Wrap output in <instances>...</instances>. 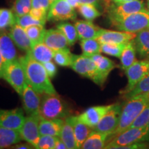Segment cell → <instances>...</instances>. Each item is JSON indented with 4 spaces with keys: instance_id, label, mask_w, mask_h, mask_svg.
I'll list each match as a JSON object with an SVG mask.
<instances>
[{
    "instance_id": "cell-16",
    "label": "cell",
    "mask_w": 149,
    "mask_h": 149,
    "mask_svg": "<svg viewBox=\"0 0 149 149\" xmlns=\"http://www.w3.org/2000/svg\"><path fill=\"white\" fill-rule=\"evenodd\" d=\"M15 44L9 33L0 31V53L3 64L17 59Z\"/></svg>"
},
{
    "instance_id": "cell-32",
    "label": "cell",
    "mask_w": 149,
    "mask_h": 149,
    "mask_svg": "<svg viewBox=\"0 0 149 149\" xmlns=\"http://www.w3.org/2000/svg\"><path fill=\"white\" fill-rule=\"evenodd\" d=\"M77 8L80 15L88 21H93L101 15V13L97 9L96 6L92 3H81Z\"/></svg>"
},
{
    "instance_id": "cell-43",
    "label": "cell",
    "mask_w": 149,
    "mask_h": 149,
    "mask_svg": "<svg viewBox=\"0 0 149 149\" xmlns=\"http://www.w3.org/2000/svg\"><path fill=\"white\" fill-rule=\"evenodd\" d=\"M43 65H44V68H45L49 77L51 78L55 77L56 73H57V67H56L55 64H54L53 61H47V62L44 63Z\"/></svg>"
},
{
    "instance_id": "cell-4",
    "label": "cell",
    "mask_w": 149,
    "mask_h": 149,
    "mask_svg": "<svg viewBox=\"0 0 149 149\" xmlns=\"http://www.w3.org/2000/svg\"><path fill=\"white\" fill-rule=\"evenodd\" d=\"M68 108L58 95H44L41 100V118L46 120L63 119L68 116Z\"/></svg>"
},
{
    "instance_id": "cell-13",
    "label": "cell",
    "mask_w": 149,
    "mask_h": 149,
    "mask_svg": "<svg viewBox=\"0 0 149 149\" xmlns=\"http://www.w3.org/2000/svg\"><path fill=\"white\" fill-rule=\"evenodd\" d=\"M21 97L24 109L28 115H40L41 99L40 94L29 84H26Z\"/></svg>"
},
{
    "instance_id": "cell-12",
    "label": "cell",
    "mask_w": 149,
    "mask_h": 149,
    "mask_svg": "<svg viewBox=\"0 0 149 149\" xmlns=\"http://www.w3.org/2000/svg\"><path fill=\"white\" fill-rule=\"evenodd\" d=\"M23 110L17 108L11 110L0 109V126L19 130L25 120Z\"/></svg>"
},
{
    "instance_id": "cell-10",
    "label": "cell",
    "mask_w": 149,
    "mask_h": 149,
    "mask_svg": "<svg viewBox=\"0 0 149 149\" xmlns=\"http://www.w3.org/2000/svg\"><path fill=\"white\" fill-rule=\"evenodd\" d=\"M122 111V106L115 104L98 123L93 130L101 133H108L112 135L117 129L120 122V117Z\"/></svg>"
},
{
    "instance_id": "cell-6",
    "label": "cell",
    "mask_w": 149,
    "mask_h": 149,
    "mask_svg": "<svg viewBox=\"0 0 149 149\" xmlns=\"http://www.w3.org/2000/svg\"><path fill=\"white\" fill-rule=\"evenodd\" d=\"M2 78L21 96L26 84L25 71L19 59L3 64Z\"/></svg>"
},
{
    "instance_id": "cell-45",
    "label": "cell",
    "mask_w": 149,
    "mask_h": 149,
    "mask_svg": "<svg viewBox=\"0 0 149 149\" xmlns=\"http://www.w3.org/2000/svg\"><path fill=\"white\" fill-rule=\"evenodd\" d=\"M33 146H31V144H16L13 146V147H10V148H17V149H22V148H24V149H30V148H33V147H32Z\"/></svg>"
},
{
    "instance_id": "cell-41",
    "label": "cell",
    "mask_w": 149,
    "mask_h": 149,
    "mask_svg": "<svg viewBox=\"0 0 149 149\" xmlns=\"http://www.w3.org/2000/svg\"><path fill=\"white\" fill-rule=\"evenodd\" d=\"M48 11L42 8H32L30 10L29 14L31 15L33 17L36 19L37 20L46 22L47 20Z\"/></svg>"
},
{
    "instance_id": "cell-27",
    "label": "cell",
    "mask_w": 149,
    "mask_h": 149,
    "mask_svg": "<svg viewBox=\"0 0 149 149\" xmlns=\"http://www.w3.org/2000/svg\"><path fill=\"white\" fill-rule=\"evenodd\" d=\"M136 46L134 40L126 43L120 59L121 66L124 70H126L136 61Z\"/></svg>"
},
{
    "instance_id": "cell-35",
    "label": "cell",
    "mask_w": 149,
    "mask_h": 149,
    "mask_svg": "<svg viewBox=\"0 0 149 149\" xmlns=\"http://www.w3.org/2000/svg\"><path fill=\"white\" fill-rule=\"evenodd\" d=\"M145 93H149V72L131 91L124 94V98L127 100L131 97Z\"/></svg>"
},
{
    "instance_id": "cell-24",
    "label": "cell",
    "mask_w": 149,
    "mask_h": 149,
    "mask_svg": "<svg viewBox=\"0 0 149 149\" xmlns=\"http://www.w3.org/2000/svg\"><path fill=\"white\" fill-rule=\"evenodd\" d=\"M22 140L19 131L0 126V149L9 148Z\"/></svg>"
},
{
    "instance_id": "cell-47",
    "label": "cell",
    "mask_w": 149,
    "mask_h": 149,
    "mask_svg": "<svg viewBox=\"0 0 149 149\" xmlns=\"http://www.w3.org/2000/svg\"><path fill=\"white\" fill-rule=\"evenodd\" d=\"M100 0H79L80 4L81 3H92L97 6L98 4V3L100 2Z\"/></svg>"
},
{
    "instance_id": "cell-19",
    "label": "cell",
    "mask_w": 149,
    "mask_h": 149,
    "mask_svg": "<svg viewBox=\"0 0 149 149\" xmlns=\"http://www.w3.org/2000/svg\"><path fill=\"white\" fill-rule=\"evenodd\" d=\"M77 31L79 40L95 39L100 33L101 28L97 26L92 21L88 20H77L74 23Z\"/></svg>"
},
{
    "instance_id": "cell-1",
    "label": "cell",
    "mask_w": 149,
    "mask_h": 149,
    "mask_svg": "<svg viewBox=\"0 0 149 149\" xmlns=\"http://www.w3.org/2000/svg\"><path fill=\"white\" fill-rule=\"evenodd\" d=\"M19 60L25 71L27 84L38 94H57L43 64L33 59L28 53L20 57Z\"/></svg>"
},
{
    "instance_id": "cell-30",
    "label": "cell",
    "mask_w": 149,
    "mask_h": 149,
    "mask_svg": "<svg viewBox=\"0 0 149 149\" xmlns=\"http://www.w3.org/2000/svg\"><path fill=\"white\" fill-rule=\"evenodd\" d=\"M82 54L84 55L91 57L95 54L101 53V43L96 39H86L80 40Z\"/></svg>"
},
{
    "instance_id": "cell-31",
    "label": "cell",
    "mask_w": 149,
    "mask_h": 149,
    "mask_svg": "<svg viewBox=\"0 0 149 149\" xmlns=\"http://www.w3.org/2000/svg\"><path fill=\"white\" fill-rule=\"evenodd\" d=\"M57 29L62 32L68 40L69 46H72L78 40L77 31L74 25L68 22H62L57 25Z\"/></svg>"
},
{
    "instance_id": "cell-28",
    "label": "cell",
    "mask_w": 149,
    "mask_h": 149,
    "mask_svg": "<svg viewBox=\"0 0 149 149\" xmlns=\"http://www.w3.org/2000/svg\"><path fill=\"white\" fill-rule=\"evenodd\" d=\"M90 57L95 62L98 70L107 77H108L112 70L116 67L114 61L107 57L100 55V53L93 55Z\"/></svg>"
},
{
    "instance_id": "cell-50",
    "label": "cell",
    "mask_w": 149,
    "mask_h": 149,
    "mask_svg": "<svg viewBox=\"0 0 149 149\" xmlns=\"http://www.w3.org/2000/svg\"><path fill=\"white\" fill-rule=\"evenodd\" d=\"M148 133H147V135H146V141H148V142H149V123H148Z\"/></svg>"
},
{
    "instance_id": "cell-26",
    "label": "cell",
    "mask_w": 149,
    "mask_h": 149,
    "mask_svg": "<svg viewBox=\"0 0 149 149\" xmlns=\"http://www.w3.org/2000/svg\"><path fill=\"white\" fill-rule=\"evenodd\" d=\"M59 138L66 144L68 149L77 148L75 138H74L73 128H72V125L69 117L65 119Z\"/></svg>"
},
{
    "instance_id": "cell-17",
    "label": "cell",
    "mask_w": 149,
    "mask_h": 149,
    "mask_svg": "<svg viewBox=\"0 0 149 149\" xmlns=\"http://www.w3.org/2000/svg\"><path fill=\"white\" fill-rule=\"evenodd\" d=\"M43 42L54 51L68 48V40L59 29H49L46 31Z\"/></svg>"
},
{
    "instance_id": "cell-37",
    "label": "cell",
    "mask_w": 149,
    "mask_h": 149,
    "mask_svg": "<svg viewBox=\"0 0 149 149\" xmlns=\"http://www.w3.org/2000/svg\"><path fill=\"white\" fill-rule=\"evenodd\" d=\"M31 8V0H15L13 5L12 10L16 17H20L29 13Z\"/></svg>"
},
{
    "instance_id": "cell-5",
    "label": "cell",
    "mask_w": 149,
    "mask_h": 149,
    "mask_svg": "<svg viewBox=\"0 0 149 149\" xmlns=\"http://www.w3.org/2000/svg\"><path fill=\"white\" fill-rule=\"evenodd\" d=\"M148 130V126L144 128H128L113 137L104 148L124 149L125 147L135 143L146 142Z\"/></svg>"
},
{
    "instance_id": "cell-29",
    "label": "cell",
    "mask_w": 149,
    "mask_h": 149,
    "mask_svg": "<svg viewBox=\"0 0 149 149\" xmlns=\"http://www.w3.org/2000/svg\"><path fill=\"white\" fill-rule=\"evenodd\" d=\"M25 31L31 40L32 47L38 43L43 42L46 30L44 25H33L25 28Z\"/></svg>"
},
{
    "instance_id": "cell-22",
    "label": "cell",
    "mask_w": 149,
    "mask_h": 149,
    "mask_svg": "<svg viewBox=\"0 0 149 149\" xmlns=\"http://www.w3.org/2000/svg\"><path fill=\"white\" fill-rule=\"evenodd\" d=\"M110 137L108 133L92 130L81 146L83 149H101L105 148L107 139Z\"/></svg>"
},
{
    "instance_id": "cell-34",
    "label": "cell",
    "mask_w": 149,
    "mask_h": 149,
    "mask_svg": "<svg viewBox=\"0 0 149 149\" xmlns=\"http://www.w3.org/2000/svg\"><path fill=\"white\" fill-rule=\"evenodd\" d=\"M73 54L70 53L68 48L54 51V61L56 64L61 66H70Z\"/></svg>"
},
{
    "instance_id": "cell-49",
    "label": "cell",
    "mask_w": 149,
    "mask_h": 149,
    "mask_svg": "<svg viewBox=\"0 0 149 149\" xmlns=\"http://www.w3.org/2000/svg\"><path fill=\"white\" fill-rule=\"evenodd\" d=\"M3 68V64H0V79L2 78Z\"/></svg>"
},
{
    "instance_id": "cell-2",
    "label": "cell",
    "mask_w": 149,
    "mask_h": 149,
    "mask_svg": "<svg viewBox=\"0 0 149 149\" xmlns=\"http://www.w3.org/2000/svg\"><path fill=\"white\" fill-rule=\"evenodd\" d=\"M149 105V93H141L127 99L124 107L122 108L120 122L117 129L110 137H114L127 129L137 116Z\"/></svg>"
},
{
    "instance_id": "cell-39",
    "label": "cell",
    "mask_w": 149,
    "mask_h": 149,
    "mask_svg": "<svg viewBox=\"0 0 149 149\" xmlns=\"http://www.w3.org/2000/svg\"><path fill=\"white\" fill-rule=\"evenodd\" d=\"M149 123V105L145 108L144 111L137 116L128 128H144L148 125ZM127 128V129H128Z\"/></svg>"
},
{
    "instance_id": "cell-20",
    "label": "cell",
    "mask_w": 149,
    "mask_h": 149,
    "mask_svg": "<svg viewBox=\"0 0 149 149\" xmlns=\"http://www.w3.org/2000/svg\"><path fill=\"white\" fill-rule=\"evenodd\" d=\"M64 120L62 119L46 120L41 118L39 124L40 135H51L59 137Z\"/></svg>"
},
{
    "instance_id": "cell-25",
    "label": "cell",
    "mask_w": 149,
    "mask_h": 149,
    "mask_svg": "<svg viewBox=\"0 0 149 149\" xmlns=\"http://www.w3.org/2000/svg\"><path fill=\"white\" fill-rule=\"evenodd\" d=\"M134 41L136 51L139 57L144 59H149V29L137 33Z\"/></svg>"
},
{
    "instance_id": "cell-51",
    "label": "cell",
    "mask_w": 149,
    "mask_h": 149,
    "mask_svg": "<svg viewBox=\"0 0 149 149\" xmlns=\"http://www.w3.org/2000/svg\"><path fill=\"white\" fill-rule=\"evenodd\" d=\"M0 64H3V61H2V57H1V53H0Z\"/></svg>"
},
{
    "instance_id": "cell-21",
    "label": "cell",
    "mask_w": 149,
    "mask_h": 149,
    "mask_svg": "<svg viewBox=\"0 0 149 149\" xmlns=\"http://www.w3.org/2000/svg\"><path fill=\"white\" fill-rule=\"evenodd\" d=\"M69 119L72 125L77 148H81L92 130L91 127L81 122L78 119L77 116L69 117Z\"/></svg>"
},
{
    "instance_id": "cell-46",
    "label": "cell",
    "mask_w": 149,
    "mask_h": 149,
    "mask_svg": "<svg viewBox=\"0 0 149 149\" xmlns=\"http://www.w3.org/2000/svg\"><path fill=\"white\" fill-rule=\"evenodd\" d=\"M66 1L74 8H77L80 4L79 0H66Z\"/></svg>"
},
{
    "instance_id": "cell-11",
    "label": "cell",
    "mask_w": 149,
    "mask_h": 149,
    "mask_svg": "<svg viewBox=\"0 0 149 149\" xmlns=\"http://www.w3.org/2000/svg\"><path fill=\"white\" fill-rule=\"evenodd\" d=\"M146 9L145 3L142 0L116 4L113 3L109 6V17L111 21L123 17Z\"/></svg>"
},
{
    "instance_id": "cell-36",
    "label": "cell",
    "mask_w": 149,
    "mask_h": 149,
    "mask_svg": "<svg viewBox=\"0 0 149 149\" xmlns=\"http://www.w3.org/2000/svg\"><path fill=\"white\" fill-rule=\"evenodd\" d=\"M126 43L124 44H112V43H102L101 51L107 55L120 58L123 50L125 48Z\"/></svg>"
},
{
    "instance_id": "cell-15",
    "label": "cell",
    "mask_w": 149,
    "mask_h": 149,
    "mask_svg": "<svg viewBox=\"0 0 149 149\" xmlns=\"http://www.w3.org/2000/svg\"><path fill=\"white\" fill-rule=\"evenodd\" d=\"M113 104L111 105L96 106L88 108L84 112L77 116L78 119L88 126L91 128H94L101 120V119L110 109H111Z\"/></svg>"
},
{
    "instance_id": "cell-23",
    "label": "cell",
    "mask_w": 149,
    "mask_h": 149,
    "mask_svg": "<svg viewBox=\"0 0 149 149\" xmlns=\"http://www.w3.org/2000/svg\"><path fill=\"white\" fill-rule=\"evenodd\" d=\"M27 53L30 54L33 59L40 61L42 64L51 61L54 56L53 50L48 47L44 42L35 44Z\"/></svg>"
},
{
    "instance_id": "cell-40",
    "label": "cell",
    "mask_w": 149,
    "mask_h": 149,
    "mask_svg": "<svg viewBox=\"0 0 149 149\" xmlns=\"http://www.w3.org/2000/svg\"><path fill=\"white\" fill-rule=\"evenodd\" d=\"M59 137L51 135H41L37 144L38 149H53L55 148L56 141Z\"/></svg>"
},
{
    "instance_id": "cell-18",
    "label": "cell",
    "mask_w": 149,
    "mask_h": 149,
    "mask_svg": "<svg viewBox=\"0 0 149 149\" xmlns=\"http://www.w3.org/2000/svg\"><path fill=\"white\" fill-rule=\"evenodd\" d=\"M9 35L12 38L15 46L22 51L29 52L32 48L31 40L26 33L25 29L15 24L10 28Z\"/></svg>"
},
{
    "instance_id": "cell-38",
    "label": "cell",
    "mask_w": 149,
    "mask_h": 149,
    "mask_svg": "<svg viewBox=\"0 0 149 149\" xmlns=\"http://www.w3.org/2000/svg\"><path fill=\"white\" fill-rule=\"evenodd\" d=\"M16 24L23 27L24 29L33 25H45L46 22L37 20L33 17L29 13L20 17H16Z\"/></svg>"
},
{
    "instance_id": "cell-48",
    "label": "cell",
    "mask_w": 149,
    "mask_h": 149,
    "mask_svg": "<svg viewBox=\"0 0 149 149\" xmlns=\"http://www.w3.org/2000/svg\"><path fill=\"white\" fill-rule=\"evenodd\" d=\"M137 1V0H113V3H116V4H120V3L130 2V1Z\"/></svg>"
},
{
    "instance_id": "cell-14",
    "label": "cell",
    "mask_w": 149,
    "mask_h": 149,
    "mask_svg": "<svg viewBox=\"0 0 149 149\" xmlns=\"http://www.w3.org/2000/svg\"><path fill=\"white\" fill-rule=\"evenodd\" d=\"M137 33L126 32V31H110V30H100L96 40L100 43H112V44H124L135 38Z\"/></svg>"
},
{
    "instance_id": "cell-42",
    "label": "cell",
    "mask_w": 149,
    "mask_h": 149,
    "mask_svg": "<svg viewBox=\"0 0 149 149\" xmlns=\"http://www.w3.org/2000/svg\"><path fill=\"white\" fill-rule=\"evenodd\" d=\"M32 8H42L48 10L51 6V3L50 0H31Z\"/></svg>"
},
{
    "instance_id": "cell-52",
    "label": "cell",
    "mask_w": 149,
    "mask_h": 149,
    "mask_svg": "<svg viewBox=\"0 0 149 149\" xmlns=\"http://www.w3.org/2000/svg\"><path fill=\"white\" fill-rule=\"evenodd\" d=\"M147 1V7H148V10H149V0H146Z\"/></svg>"
},
{
    "instance_id": "cell-3",
    "label": "cell",
    "mask_w": 149,
    "mask_h": 149,
    "mask_svg": "<svg viewBox=\"0 0 149 149\" xmlns=\"http://www.w3.org/2000/svg\"><path fill=\"white\" fill-rule=\"evenodd\" d=\"M111 22L120 31L137 33L149 29V10L146 8Z\"/></svg>"
},
{
    "instance_id": "cell-7",
    "label": "cell",
    "mask_w": 149,
    "mask_h": 149,
    "mask_svg": "<svg viewBox=\"0 0 149 149\" xmlns=\"http://www.w3.org/2000/svg\"><path fill=\"white\" fill-rule=\"evenodd\" d=\"M40 120V115H28L26 117L23 126L19 130L22 140L26 141L35 148H37L41 136L39 130Z\"/></svg>"
},
{
    "instance_id": "cell-53",
    "label": "cell",
    "mask_w": 149,
    "mask_h": 149,
    "mask_svg": "<svg viewBox=\"0 0 149 149\" xmlns=\"http://www.w3.org/2000/svg\"><path fill=\"white\" fill-rule=\"evenodd\" d=\"M56 1V0H50V1H51V3H53L54 1Z\"/></svg>"
},
{
    "instance_id": "cell-9",
    "label": "cell",
    "mask_w": 149,
    "mask_h": 149,
    "mask_svg": "<svg viewBox=\"0 0 149 149\" xmlns=\"http://www.w3.org/2000/svg\"><path fill=\"white\" fill-rule=\"evenodd\" d=\"M77 18V14L74 8L66 1V0H56L51 3L48 12V21L59 22L74 20Z\"/></svg>"
},
{
    "instance_id": "cell-8",
    "label": "cell",
    "mask_w": 149,
    "mask_h": 149,
    "mask_svg": "<svg viewBox=\"0 0 149 149\" xmlns=\"http://www.w3.org/2000/svg\"><path fill=\"white\" fill-rule=\"evenodd\" d=\"M125 71L128 84L122 92L124 95L131 91L149 72V59L136 60Z\"/></svg>"
},
{
    "instance_id": "cell-33",
    "label": "cell",
    "mask_w": 149,
    "mask_h": 149,
    "mask_svg": "<svg viewBox=\"0 0 149 149\" xmlns=\"http://www.w3.org/2000/svg\"><path fill=\"white\" fill-rule=\"evenodd\" d=\"M16 24V16L8 8H0V31L11 28Z\"/></svg>"
},
{
    "instance_id": "cell-44",
    "label": "cell",
    "mask_w": 149,
    "mask_h": 149,
    "mask_svg": "<svg viewBox=\"0 0 149 149\" xmlns=\"http://www.w3.org/2000/svg\"><path fill=\"white\" fill-rule=\"evenodd\" d=\"M54 149H68L66 146V144L61 141V139L60 138H57V141H56V144L55 146V148Z\"/></svg>"
}]
</instances>
